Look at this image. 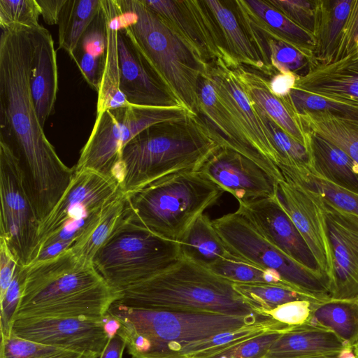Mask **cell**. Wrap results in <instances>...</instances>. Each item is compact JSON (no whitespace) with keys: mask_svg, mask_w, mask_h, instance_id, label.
<instances>
[{"mask_svg":"<svg viewBox=\"0 0 358 358\" xmlns=\"http://www.w3.org/2000/svg\"><path fill=\"white\" fill-rule=\"evenodd\" d=\"M34 29H1L0 37L1 129L20 158L27 188L40 222L51 212L70 185L74 169L68 167L48 141L34 104L30 74Z\"/></svg>","mask_w":358,"mask_h":358,"instance_id":"6da1fadb","label":"cell"},{"mask_svg":"<svg viewBox=\"0 0 358 358\" xmlns=\"http://www.w3.org/2000/svg\"><path fill=\"white\" fill-rule=\"evenodd\" d=\"M120 296V291L107 282L92 262L78 257L68 249L27 266L14 320L34 317L105 319Z\"/></svg>","mask_w":358,"mask_h":358,"instance_id":"7a4b0ae2","label":"cell"},{"mask_svg":"<svg viewBox=\"0 0 358 358\" xmlns=\"http://www.w3.org/2000/svg\"><path fill=\"white\" fill-rule=\"evenodd\" d=\"M222 147L223 138L198 114L153 124L122 150L121 190L128 194L167 176L196 171Z\"/></svg>","mask_w":358,"mask_h":358,"instance_id":"3957f363","label":"cell"},{"mask_svg":"<svg viewBox=\"0 0 358 358\" xmlns=\"http://www.w3.org/2000/svg\"><path fill=\"white\" fill-rule=\"evenodd\" d=\"M131 358H182L192 344L238 329L266 316L134 308L115 302L108 314Z\"/></svg>","mask_w":358,"mask_h":358,"instance_id":"277c9868","label":"cell"},{"mask_svg":"<svg viewBox=\"0 0 358 358\" xmlns=\"http://www.w3.org/2000/svg\"><path fill=\"white\" fill-rule=\"evenodd\" d=\"M120 30L179 103L199 115L203 59L142 0H117Z\"/></svg>","mask_w":358,"mask_h":358,"instance_id":"5b68a950","label":"cell"},{"mask_svg":"<svg viewBox=\"0 0 358 358\" xmlns=\"http://www.w3.org/2000/svg\"><path fill=\"white\" fill-rule=\"evenodd\" d=\"M234 282L185 257L166 271L122 290L117 302L141 309L251 316Z\"/></svg>","mask_w":358,"mask_h":358,"instance_id":"8992f818","label":"cell"},{"mask_svg":"<svg viewBox=\"0 0 358 358\" xmlns=\"http://www.w3.org/2000/svg\"><path fill=\"white\" fill-rule=\"evenodd\" d=\"M224 192L196 170L167 176L126 196L129 210L144 227L179 243L194 222Z\"/></svg>","mask_w":358,"mask_h":358,"instance_id":"52a82bcc","label":"cell"},{"mask_svg":"<svg viewBox=\"0 0 358 358\" xmlns=\"http://www.w3.org/2000/svg\"><path fill=\"white\" fill-rule=\"evenodd\" d=\"M178 243L163 238L125 213L96 252L92 264L113 287L122 290L152 278L181 258Z\"/></svg>","mask_w":358,"mask_h":358,"instance_id":"ba28073f","label":"cell"},{"mask_svg":"<svg viewBox=\"0 0 358 358\" xmlns=\"http://www.w3.org/2000/svg\"><path fill=\"white\" fill-rule=\"evenodd\" d=\"M121 192L114 178L90 169L74 170L65 193L40 223L34 252L38 260L69 249Z\"/></svg>","mask_w":358,"mask_h":358,"instance_id":"9c48e42d","label":"cell"},{"mask_svg":"<svg viewBox=\"0 0 358 358\" xmlns=\"http://www.w3.org/2000/svg\"><path fill=\"white\" fill-rule=\"evenodd\" d=\"M195 113L181 106L150 107L129 104L96 115L74 170H92L120 183L122 152L131 140L153 124L183 119Z\"/></svg>","mask_w":358,"mask_h":358,"instance_id":"30bf717a","label":"cell"},{"mask_svg":"<svg viewBox=\"0 0 358 358\" xmlns=\"http://www.w3.org/2000/svg\"><path fill=\"white\" fill-rule=\"evenodd\" d=\"M212 222L234 258L278 273L306 294L331 299L327 281L319 270L304 266L270 243L238 209Z\"/></svg>","mask_w":358,"mask_h":358,"instance_id":"8fae6325","label":"cell"},{"mask_svg":"<svg viewBox=\"0 0 358 358\" xmlns=\"http://www.w3.org/2000/svg\"><path fill=\"white\" fill-rule=\"evenodd\" d=\"M0 238L20 264L29 266L37 246L40 220L30 196L20 160L0 136Z\"/></svg>","mask_w":358,"mask_h":358,"instance_id":"7c38bea8","label":"cell"},{"mask_svg":"<svg viewBox=\"0 0 358 358\" xmlns=\"http://www.w3.org/2000/svg\"><path fill=\"white\" fill-rule=\"evenodd\" d=\"M282 176L284 180L277 185L276 197L308 246L330 290L335 271L324 201L299 175Z\"/></svg>","mask_w":358,"mask_h":358,"instance_id":"4fadbf2b","label":"cell"},{"mask_svg":"<svg viewBox=\"0 0 358 358\" xmlns=\"http://www.w3.org/2000/svg\"><path fill=\"white\" fill-rule=\"evenodd\" d=\"M203 59L238 64L229 55L215 20L204 3L197 0H142Z\"/></svg>","mask_w":358,"mask_h":358,"instance_id":"5bb4252c","label":"cell"},{"mask_svg":"<svg viewBox=\"0 0 358 358\" xmlns=\"http://www.w3.org/2000/svg\"><path fill=\"white\" fill-rule=\"evenodd\" d=\"M11 333L38 343L99 356L110 335L105 319L34 317L16 319Z\"/></svg>","mask_w":358,"mask_h":358,"instance_id":"9a60e30c","label":"cell"},{"mask_svg":"<svg viewBox=\"0 0 358 358\" xmlns=\"http://www.w3.org/2000/svg\"><path fill=\"white\" fill-rule=\"evenodd\" d=\"M239 205L274 196L278 181L257 163L241 153L222 147L198 169Z\"/></svg>","mask_w":358,"mask_h":358,"instance_id":"2e32d148","label":"cell"},{"mask_svg":"<svg viewBox=\"0 0 358 358\" xmlns=\"http://www.w3.org/2000/svg\"><path fill=\"white\" fill-rule=\"evenodd\" d=\"M207 75L218 97L250 143L277 166V155L271 136L234 70L217 60L210 64Z\"/></svg>","mask_w":358,"mask_h":358,"instance_id":"e0dca14e","label":"cell"},{"mask_svg":"<svg viewBox=\"0 0 358 358\" xmlns=\"http://www.w3.org/2000/svg\"><path fill=\"white\" fill-rule=\"evenodd\" d=\"M326 207L335 271L331 299H358V219Z\"/></svg>","mask_w":358,"mask_h":358,"instance_id":"ac0fdd59","label":"cell"},{"mask_svg":"<svg viewBox=\"0 0 358 358\" xmlns=\"http://www.w3.org/2000/svg\"><path fill=\"white\" fill-rule=\"evenodd\" d=\"M273 245L304 266L319 270L315 259L298 229L278 201L276 194L238 208Z\"/></svg>","mask_w":358,"mask_h":358,"instance_id":"d6986e66","label":"cell"},{"mask_svg":"<svg viewBox=\"0 0 358 358\" xmlns=\"http://www.w3.org/2000/svg\"><path fill=\"white\" fill-rule=\"evenodd\" d=\"M117 43L120 87L129 103L150 107L183 106L120 30Z\"/></svg>","mask_w":358,"mask_h":358,"instance_id":"ffe728a7","label":"cell"},{"mask_svg":"<svg viewBox=\"0 0 358 358\" xmlns=\"http://www.w3.org/2000/svg\"><path fill=\"white\" fill-rule=\"evenodd\" d=\"M199 115L223 138L228 147L252 160L278 182L284 177L271 161L262 155L248 141L231 114L218 97L207 71L201 76L199 88Z\"/></svg>","mask_w":358,"mask_h":358,"instance_id":"44dd1931","label":"cell"},{"mask_svg":"<svg viewBox=\"0 0 358 358\" xmlns=\"http://www.w3.org/2000/svg\"><path fill=\"white\" fill-rule=\"evenodd\" d=\"M234 6L243 20L271 38L301 52L313 64L316 39L314 35L293 22L266 0H235Z\"/></svg>","mask_w":358,"mask_h":358,"instance_id":"7402d4cb","label":"cell"},{"mask_svg":"<svg viewBox=\"0 0 358 358\" xmlns=\"http://www.w3.org/2000/svg\"><path fill=\"white\" fill-rule=\"evenodd\" d=\"M294 89L320 96L358 103L357 50L329 64L316 63L299 77Z\"/></svg>","mask_w":358,"mask_h":358,"instance_id":"603a6c76","label":"cell"},{"mask_svg":"<svg viewBox=\"0 0 358 358\" xmlns=\"http://www.w3.org/2000/svg\"><path fill=\"white\" fill-rule=\"evenodd\" d=\"M34 54L30 87L41 126L53 113L58 91L57 53L54 41L42 25L34 29Z\"/></svg>","mask_w":358,"mask_h":358,"instance_id":"cb8c5ba5","label":"cell"},{"mask_svg":"<svg viewBox=\"0 0 358 358\" xmlns=\"http://www.w3.org/2000/svg\"><path fill=\"white\" fill-rule=\"evenodd\" d=\"M347 344L330 329L311 320L280 334L265 358L337 357Z\"/></svg>","mask_w":358,"mask_h":358,"instance_id":"d4e9b609","label":"cell"},{"mask_svg":"<svg viewBox=\"0 0 358 358\" xmlns=\"http://www.w3.org/2000/svg\"><path fill=\"white\" fill-rule=\"evenodd\" d=\"M231 69L251 103L286 133L306 147L307 130L293 109L289 95L285 98L278 97L271 92L268 80L248 70L241 64Z\"/></svg>","mask_w":358,"mask_h":358,"instance_id":"484cf974","label":"cell"},{"mask_svg":"<svg viewBox=\"0 0 358 358\" xmlns=\"http://www.w3.org/2000/svg\"><path fill=\"white\" fill-rule=\"evenodd\" d=\"M101 9L106 27V48L97 91L96 115L130 104L120 87L117 43L120 10L117 0H101Z\"/></svg>","mask_w":358,"mask_h":358,"instance_id":"4316f807","label":"cell"},{"mask_svg":"<svg viewBox=\"0 0 358 358\" xmlns=\"http://www.w3.org/2000/svg\"><path fill=\"white\" fill-rule=\"evenodd\" d=\"M213 16L231 57L239 64L271 77L252 43L232 1L203 0Z\"/></svg>","mask_w":358,"mask_h":358,"instance_id":"83f0119b","label":"cell"},{"mask_svg":"<svg viewBox=\"0 0 358 358\" xmlns=\"http://www.w3.org/2000/svg\"><path fill=\"white\" fill-rule=\"evenodd\" d=\"M306 148L313 169L332 182L358 194V163L339 147L307 130Z\"/></svg>","mask_w":358,"mask_h":358,"instance_id":"f1b7e54d","label":"cell"},{"mask_svg":"<svg viewBox=\"0 0 358 358\" xmlns=\"http://www.w3.org/2000/svg\"><path fill=\"white\" fill-rule=\"evenodd\" d=\"M354 0H317L314 36L315 59L320 64L335 61Z\"/></svg>","mask_w":358,"mask_h":358,"instance_id":"f546056e","label":"cell"},{"mask_svg":"<svg viewBox=\"0 0 358 358\" xmlns=\"http://www.w3.org/2000/svg\"><path fill=\"white\" fill-rule=\"evenodd\" d=\"M181 256L209 268L220 260L233 257L205 214L191 225L179 243Z\"/></svg>","mask_w":358,"mask_h":358,"instance_id":"4dcf8cb0","label":"cell"},{"mask_svg":"<svg viewBox=\"0 0 358 358\" xmlns=\"http://www.w3.org/2000/svg\"><path fill=\"white\" fill-rule=\"evenodd\" d=\"M127 207V196L121 192L105 206L98 217L69 250L78 257L92 262L96 252L124 216Z\"/></svg>","mask_w":358,"mask_h":358,"instance_id":"1f68e13d","label":"cell"},{"mask_svg":"<svg viewBox=\"0 0 358 358\" xmlns=\"http://www.w3.org/2000/svg\"><path fill=\"white\" fill-rule=\"evenodd\" d=\"M101 10V0H66L59 20V48L72 59L78 43Z\"/></svg>","mask_w":358,"mask_h":358,"instance_id":"d6a6232c","label":"cell"},{"mask_svg":"<svg viewBox=\"0 0 358 358\" xmlns=\"http://www.w3.org/2000/svg\"><path fill=\"white\" fill-rule=\"evenodd\" d=\"M311 320L333 331L352 345L358 338V299H331L313 305Z\"/></svg>","mask_w":358,"mask_h":358,"instance_id":"836d02e7","label":"cell"},{"mask_svg":"<svg viewBox=\"0 0 358 358\" xmlns=\"http://www.w3.org/2000/svg\"><path fill=\"white\" fill-rule=\"evenodd\" d=\"M306 130L339 147L358 163V125L321 113L298 114Z\"/></svg>","mask_w":358,"mask_h":358,"instance_id":"e575fe53","label":"cell"},{"mask_svg":"<svg viewBox=\"0 0 358 358\" xmlns=\"http://www.w3.org/2000/svg\"><path fill=\"white\" fill-rule=\"evenodd\" d=\"M233 287L253 313L266 316L277 307L294 301L308 300L313 303H324L311 296L274 285L234 283Z\"/></svg>","mask_w":358,"mask_h":358,"instance_id":"d590c367","label":"cell"},{"mask_svg":"<svg viewBox=\"0 0 358 358\" xmlns=\"http://www.w3.org/2000/svg\"><path fill=\"white\" fill-rule=\"evenodd\" d=\"M209 269L216 275L234 283L268 284L278 285L311 296L319 301L324 302L314 296L301 292L294 286L284 280L280 275L273 271L264 270L257 266L238 260L234 257L220 260L212 265Z\"/></svg>","mask_w":358,"mask_h":358,"instance_id":"8d00e7d4","label":"cell"},{"mask_svg":"<svg viewBox=\"0 0 358 358\" xmlns=\"http://www.w3.org/2000/svg\"><path fill=\"white\" fill-rule=\"evenodd\" d=\"M289 99L296 114L325 113L358 125V103L326 98L294 88Z\"/></svg>","mask_w":358,"mask_h":358,"instance_id":"74e56055","label":"cell"},{"mask_svg":"<svg viewBox=\"0 0 358 358\" xmlns=\"http://www.w3.org/2000/svg\"><path fill=\"white\" fill-rule=\"evenodd\" d=\"M95 353L81 352L44 345L20 338L12 333L1 334L0 358H99Z\"/></svg>","mask_w":358,"mask_h":358,"instance_id":"f35d334b","label":"cell"},{"mask_svg":"<svg viewBox=\"0 0 358 358\" xmlns=\"http://www.w3.org/2000/svg\"><path fill=\"white\" fill-rule=\"evenodd\" d=\"M304 180L317 191L326 206L358 219V194L327 180L313 167Z\"/></svg>","mask_w":358,"mask_h":358,"instance_id":"ab89813d","label":"cell"},{"mask_svg":"<svg viewBox=\"0 0 358 358\" xmlns=\"http://www.w3.org/2000/svg\"><path fill=\"white\" fill-rule=\"evenodd\" d=\"M41 9L36 0H0V27H13L36 29L41 26L38 22Z\"/></svg>","mask_w":358,"mask_h":358,"instance_id":"60d3db41","label":"cell"},{"mask_svg":"<svg viewBox=\"0 0 358 358\" xmlns=\"http://www.w3.org/2000/svg\"><path fill=\"white\" fill-rule=\"evenodd\" d=\"M26 275L27 266H22L19 264L16 268L11 283L3 296L0 298L1 334L8 336L11 333L12 324L20 301Z\"/></svg>","mask_w":358,"mask_h":358,"instance_id":"b9f144b4","label":"cell"},{"mask_svg":"<svg viewBox=\"0 0 358 358\" xmlns=\"http://www.w3.org/2000/svg\"><path fill=\"white\" fill-rule=\"evenodd\" d=\"M298 26L314 35L317 0H266Z\"/></svg>","mask_w":358,"mask_h":358,"instance_id":"7bdbcfd3","label":"cell"},{"mask_svg":"<svg viewBox=\"0 0 358 358\" xmlns=\"http://www.w3.org/2000/svg\"><path fill=\"white\" fill-rule=\"evenodd\" d=\"M106 48V27L101 9L97 16L83 34L75 55L85 53L103 62Z\"/></svg>","mask_w":358,"mask_h":358,"instance_id":"ee69618b","label":"cell"},{"mask_svg":"<svg viewBox=\"0 0 358 358\" xmlns=\"http://www.w3.org/2000/svg\"><path fill=\"white\" fill-rule=\"evenodd\" d=\"M282 334L267 333L208 358H265L271 345Z\"/></svg>","mask_w":358,"mask_h":358,"instance_id":"f6af8a7d","label":"cell"},{"mask_svg":"<svg viewBox=\"0 0 358 358\" xmlns=\"http://www.w3.org/2000/svg\"><path fill=\"white\" fill-rule=\"evenodd\" d=\"M313 304L308 300L294 301L277 307L267 315L287 325H301L311 321Z\"/></svg>","mask_w":358,"mask_h":358,"instance_id":"bcb514c9","label":"cell"},{"mask_svg":"<svg viewBox=\"0 0 358 358\" xmlns=\"http://www.w3.org/2000/svg\"><path fill=\"white\" fill-rule=\"evenodd\" d=\"M358 46V0H354L336 59L353 52Z\"/></svg>","mask_w":358,"mask_h":358,"instance_id":"7dc6e473","label":"cell"},{"mask_svg":"<svg viewBox=\"0 0 358 358\" xmlns=\"http://www.w3.org/2000/svg\"><path fill=\"white\" fill-rule=\"evenodd\" d=\"M19 262L6 242L0 238V298L11 283Z\"/></svg>","mask_w":358,"mask_h":358,"instance_id":"c3c4849f","label":"cell"},{"mask_svg":"<svg viewBox=\"0 0 358 358\" xmlns=\"http://www.w3.org/2000/svg\"><path fill=\"white\" fill-rule=\"evenodd\" d=\"M299 77L292 72H277L268 80L271 92L280 98L289 96Z\"/></svg>","mask_w":358,"mask_h":358,"instance_id":"681fc988","label":"cell"},{"mask_svg":"<svg viewBox=\"0 0 358 358\" xmlns=\"http://www.w3.org/2000/svg\"><path fill=\"white\" fill-rule=\"evenodd\" d=\"M44 22L49 25L59 23L62 10L66 0H36Z\"/></svg>","mask_w":358,"mask_h":358,"instance_id":"f907efd6","label":"cell"},{"mask_svg":"<svg viewBox=\"0 0 358 358\" xmlns=\"http://www.w3.org/2000/svg\"><path fill=\"white\" fill-rule=\"evenodd\" d=\"M126 344L124 339L115 333L110 336L99 358H122Z\"/></svg>","mask_w":358,"mask_h":358,"instance_id":"816d5d0a","label":"cell"},{"mask_svg":"<svg viewBox=\"0 0 358 358\" xmlns=\"http://www.w3.org/2000/svg\"><path fill=\"white\" fill-rule=\"evenodd\" d=\"M337 358H357L352 345L347 344L340 352Z\"/></svg>","mask_w":358,"mask_h":358,"instance_id":"f5cc1de1","label":"cell"},{"mask_svg":"<svg viewBox=\"0 0 358 358\" xmlns=\"http://www.w3.org/2000/svg\"><path fill=\"white\" fill-rule=\"evenodd\" d=\"M352 347H353L354 352H355L357 358H358V338L355 341V343L353 344Z\"/></svg>","mask_w":358,"mask_h":358,"instance_id":"db71d44e","label":"cell"},{"mask_svg":"<svg viewBox=\"0 0 358 358\" xmlns=\"http://www.w3.org/2000/svg\"><path fill=\"white\" fill-rule=\"evenodd\" d=\"M356 50H357V55H358V46H357V49H356Z\"/></svg>","mask_w":358,"mask_h":358,"instance_id":"11a10c76","label":"cell"},{"mask_svg":"<svg viewBox=\"0 0 358 358\" xmlns=\"http://www.w3.org/2000/svg\"><path fill=\"white\" fill-rule=\"evenodd\" d=\"M332 358H337V357H332Z\"/></svg>","mask_w":358,"mask_h":358,"instance_id":"9f6ffc18","label":"cell"}]
</instances>
